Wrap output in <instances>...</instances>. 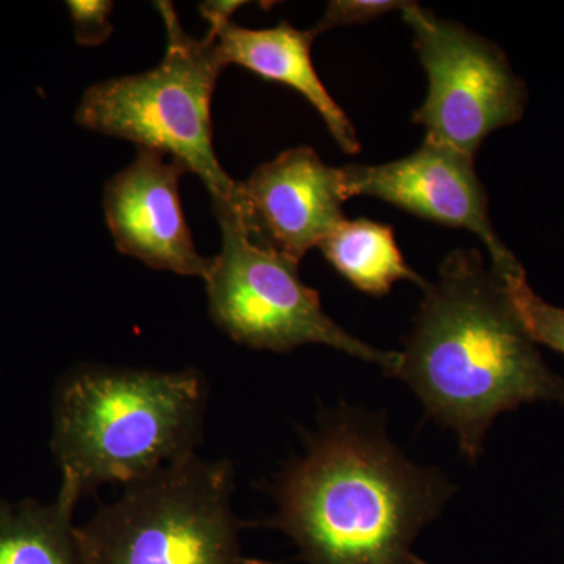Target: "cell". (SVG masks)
Masks as SVG:
<instances>
[{"instance_id": "obj_7", "label": "cell", "mask_w": 564, "mask_h": 564, "mask_svg": "<svg viewBox=\"0 0 564 564\" xmlns=\"http://www.w3.org/2000/svg\"><path fill=\"white\" fill-rule=\"evenodd\" d=\"M403 20L429 76L425 102L413 115L425 139L475 158L486 137L524 117L527 87L492 41L410 2Z\"/></svg>"}, {"instance_id": "obj_11", "label": "cell", "mask_w": 564, "mask_h": 564, "mask_svg": "<svg viewBox=\"0 0 564 564\" xmlns=\"http://www.w3.org/2000/svg\"><path fill=\"white\" fill-rule=\"evenodd\" d=\"M217 41L225 66H243L263 79L280 82L303 95L325 121L326 128L340 150L358 154L361 150L355 126L334 101L317 70L314 68L311 47L317 33L300 31L288 21L272 29H247L228 24L207 32Z\"/></svg>"}, {"instance_id": "obj_12", "label": "cell", "mask_w": 564, "mask_h": 564, "mask_svg": "<svg viewBox=\"0 0 564 564\" xmlns=\"http://www.w3.org/2000/svg\"><path fill=\"white\" fill-rule=\"evenodd\" d=\"M318 248L337 273L367 295H388L399 281L414 282L423 291L429 282L408 265L392 226L383 223L345 220Z\"/></svg>"}, {"instance_id": "obj_8", "label": "cell", "mask_w": 564, "mask_h": 564, "mask_svg": "<svg viewBox=\"0 0 564 564\" xmlns=\"http://www.w3.org/2000/svg\"><path fill=\"white\" fill-rule=\"evenodd\" d=\"M340 172L347 199L370 196L423 220L467 229L485 245L497 272L521 263L494 229L475 158L425 139L408 158L381 165H347Z\"/></svg>"}, {"instance_id": "obj_17", "label": "cell", "mask_w": 564, "mask_h": 564, "mask_svg": "<svg viewBox=\"0 0 564 564\" xmlns=\"http://www.w3.org/2000/svg\"><path fill=\"white\" fill-rule=\"evenodd\" d=\"M247 6V2H228V0H214V2H203L199 6L204 20L209 22V31H217L223 25L231 22L234 13L240 9V7Z\"/></svg>"}, {"instance_id": "obj_2", "label": "cell", "mask_w": 564, "mask_h": 564, "mask_svg": "<svg viewBox=\"0 0 564 564\" xmlns=\"http://www.w3.org/2000/svg\"><path fill=\"white\" fill-rule=\"evenodd\" d=\"M395 377L473 463L497 415L525 403L564 404V378L544 362L502 278L478 250L451 252L437 280L426 282Z\"/></svg>"}, {"instance_id": "obj_6", "label": "cell", "mask_w": 564, "mask_h": 564, "mask_svg": "<svg viewBox=\"0 0 564 564\" xmlns=\"http://www.w3.org/2000/svg\"><path fill=\"white\" fill-rule=\"evenodd\" d=\"M221 251L207 278L212 321L237 344L288 352L307 344L326 345L395 377L400 352L362 343L323 311L321 295L307 288L299 262L254 242L242 215H217Z\"/></svg>"}, {"instance_id": "obj_4", "label": "cell", "mask_w": 564, "mask_h": 564, "mask_svg": "<svg viewBox=\"0 0 564 564\" xmlns=\"http://www.w3.org/2000/svg\"><path fill=\"white\" fill-rule=\"evenodd\" d=\"M165 22V57L148 73L99 82L85 93L76 121L88 131L162 152L202 177L215 215H243L242 184L223 170L214 150L212 95L225 68L217 41L195 40L172 3L158 2Z\"/></svg>"}, {"instance_id": "obj_5", "label": "cell", "mask_w": 564, "mask_h": 564, "mask_svg": "<svg viewBox=\"0 0 564 564\" xmlns=\"http://www.w3.org/2000/svg\"><path fill=\"white\" fill-rule=\"evenodd\" d=\"M228 459L187 456L124 486L77 527L85 564H272L247 558Z\"/></svg>"}, {"instance_id": "obj_1", "label": "cell", "mask_w": 564, "mask_h": 564, "mask_svg": "<svg viewBox=\"0 0 564 564\" xmlns=\"http://www.w3.org/2000/svg\"><path fill=\"white\" fill-rule=\"evenodd\" d=\"M270 489L276 513L265 525L310 564H429L414 540L454 494L441 470L403 455L383 422L352 410L326 414Z\"/></svg>"}, {"instance_id": "obj_9", "label": "cell", "mask_w": 564, "mask_h": 564, "mask_svg": "<svg viewBox=\"0 0 564 564\" xmlns=\"http://www.w3.org/2000/svg\"><path fill=\"white\" fill-rule=\"evenodd\" d=\"M242 184L243 220L254 242L302 261L347 220L343 172L313 148H292L254 170Z\"/></svg>"}, {"instance_id": "obj_10", "label": "cell", "mask_w": 564, "mask_h": 564, "mask_svg": "<svg viewBox=\"0 0 564 564\" xmlns=\"http://www.w3.org/2000/svg\"><path fill=\"white\" fill-rule=\"evenodd\" d=\"M188 173L162 152L139 148L135 161L104 191V212L122 254L182 276L207 281L214 258L196 251L181 207L180 181Z\"/></svg>"}, {"instance_id": "obj_3", "label": "cell", "mask_w": 564, "mask_h": 564, "mask_svg": "<svg viewBox=\"0 0 564 564\" xmlns=\"http://www.w3.org/2000/svg\"><path fill=\"white\" fill-rule=\"evenodd\" d=\"M207 383L181 372L84 364L54 397L52 454L61 491L79 502L106 485H129L195 455Z\"/></svg>"}, {"instance_id": "obj_15", "label": "cell", "mask_w": 564, "mask_h": 564, "mask_svg": "<svg viewBox=\"0 0 564 564\" xmlns=\"http://www.w3.org/2000/svg\"><path fill=\"white\" fill-rule=\"evenodd\" d=\"M408 6L410 2L400 0H333L326 6L325 13L315 25L314 32L318 35L337 28L364 24L393 10L402 11Z\"/></svg>"}, {"instance_id": "obj_13", "label": "cell", "mask_w": 564, "mask_h": 564, "mask_svg": "<svg viewBox=\"0 0 564 564\" xmlns=\"http://www.w3.org/2000/svg\"><path fill=\"white\" fill-rule=\"evenodd\" d=\"M76 505L61 492L51 505L0 503V564H85Z\"/></svg>"}, {"instance_id": "obj_16", "label": "cell", "mask_w": 564, "mask_h": 564, "mask_svg": "<svg viewBox=\"0 0 564 564\" xmlns=\"http://www.w3.org/2000/svg\"><path fill=\"white\" fill-rule=\"evenodd\" d=\"M82 46H99L109 39L113 25L109 21L113 3L107 0H70L66 2Z\"/></svg>"}, {"instance_id": "obj_14", "label": "cell", "mask_w": 564, "mask_h": 564, "mask_svg": "<svg viewBox=\"0 0 564 564\" xmlns=\"http://www.w3.org/2000/svg\"><path fill=\"white\" fill-rule=\"evenodd\" d=\"M497 273L502 278L516 314L534 344L545 345V347L564 355L563 307L544 302L540 295L534 293L532 285L527 280L524 267L518 265L507 272Z\"/></svg>"}]
</instances>
